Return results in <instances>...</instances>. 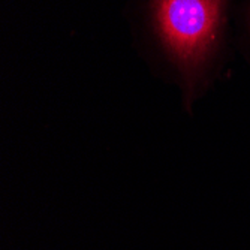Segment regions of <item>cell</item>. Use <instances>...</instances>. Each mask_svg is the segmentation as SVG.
<instances>
[{"label":"cell","mask_w":250,"mask_h":250,"mask_svg":"<svg viewBox=\"0 0 250 250\" xmlns=\"http://www.w3.org/2000/svg\"><path fill=\"white\" fill-rule=\"evenodd\" d=\"M237 0H126L132 47L151 75L196 105L225 77L235 48Z\"/></svg>","instance_id":"obj_1"},{"label":"cell","mask_w":250,"mask_h":250,"mask_svg":"<svg viewBox=\"0 0 250 250\" xmlns=\"http://www.w3.org/2000/svg\"><path fill=\"white\" fill-rule=\"evenodd\" d=\"M235 48L250 64V0H241L237 6Z\"/></svg>","instance_id":"obj_2"}]
</instances>
